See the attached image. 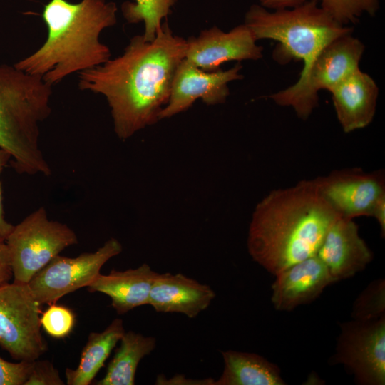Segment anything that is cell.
Returning a JSON list of instances; mask_svg holds the SVG:
<instances>
[{
  "mask_svg": "<svg viewBox=\"0 0 385 385\" xmlns=\"http://www.w3.org/2000/svg\"><path fill=\"white\" fill-rule=\"evenodd\" d=\"M185 51L186 39L163 22L152 41L134 36L120 56L80 72L78 88L105 97L115 134L128 139L160 120Z\"/></svg>",
  "mask_w": 385,
  "mask_h": 385,
  "instance_id": "6da1fadb",
  "label": "cell"
},
{
  "mask_svg": "<svg viewBox=\"0 0 385 385\" xmlns=\"http://www.w3.org/2000/svg\"><path fill=\"white\" fill-rule=\"evenodd\" d=\"M339 217L319 193L314 179L274 190L258 202L252 213L248 252L275 276L315 255Z\"/></svg>",
  "mask_w": 385,
  "mask_h": 385,
  "instance_id": "7a4b0ae2",
  "label": "cell"
},
{
  "mask_svg": "<svg viewBox=\"0 0 385 385\" xmlns=\"http://www.w3.org/2000/svg\"><path fill=\"white\" fill-rule=\"evenodd\" d=\"M117 11L115 3L106 0H51L42 14L46 41L14 66L53 86L73 73L103 64L111 53L100 35L116 24Z\"/></svg>",
  "mask_w": 385,
  "mask_h": 385,
  "instance_id": "3957f363",
  "label": "cell"
},
{
  "mask_svg": "<svg viewBox=\"0 0 385 385\" xmlns=\"http://www.w3.org/2000/svg\"><path fill=\"white\" fill-rule=\"evenodd\" d=\"M52 86L14 66L0 65V148L21 173L48 175L39 148V124L51 113Z\"/></svg>",
  "mask_w": 385,
  "mask_h": 385,
  "instance_id": "277c9868",
  "label": "cell"
},
{
  "mask_svg": "<svg viewBox=\"0 0 385 385\" xmlns=\"http://www.w3.org/2000/svg\"><path fill=\"white\" fill-rule=\"evenodd\" d=\"M243 24L257 41L272 39L278 43L272 53L274 61L280 64L302 61L303 68L326 45L353 31L337 22L316 0L274 11L252 4Z\"/></svg>",
  "mask_w": 385,
  "mask_h": 385,
  "instance_id": "5b68a950",
  "label": "cell"
},
{
  "mask_svg": "<svg viewBox=\"0 0 385 385\" xmlns=\"http://www.w3.org/2000/svg\"><path fill=\"white\" fill-rule=\"evenodd\" d=\"M351 34L341 36L322 48L302 69L293 85L269 96L277 105L291 107L306 120L319 105V92H329L354 71L365 51L364 44Z\"/></svg>",
  "mask_w": 385,
  "mask_h": 385,
  "instance_id": "8992f818",
  "label": "cell"
},
{
  "mask_svg": "<svg viewBox=\"0 0 385 385\" xmlns=\"http://www.w3.org/2000/svg\"><path fill=\"white\" fill-rule=\"evenodd\" d=\"M5 242L14 282L28 284L65 248L77 244L78 237L67 225L49 220L41 207L14 225Z\"/></svg>",
  "mask_w": 385,
  "mask_h": 385,
  "instance_id": "52a82bcc",
  "label": "cell"
},
{
  "mask_svg": "<svg viewBox=\"0 0 385 385\" xmlns=\"http://www.w3.org/2000/svg\"><path fill=\"white\" fill-rule=\"evenodd\" d=\"M41 306L28 284L0 287V346L16 360L33 361L47 350Z\"/></svg>",
  "mask_w": 385,
  "mask_h": 385,
  "instance_id": "ba28073f",
  "label": "cell"
},
{
  "mask_svg": "<svg viewBox=\"0 0 385 385\" xmlns=\"http://www.w3.org/2000/svg\"><path fill=\"white\" fill-rule=\"evenodd\" d=\"M333 364H342L361 385L385 384V315L341 324Z\"/></svg>",
  "mask_w": 385,
  "mask_h": 385,
  "instance_id": "9c48e42d",
  "label": "cell"
},
{
  "mask_svg": "<svg viewBox=\"0 0 385 385\" xmlns=\"http://www.w3.org/2000/svg\"><path fill=\"white\" fill-rule=\"evenodd\" d=\"M122 250L120 242L111 238L93 252L76 257L58 255L36 273L28 284L41 305L56 303L64 295L88 287L101 274L103 265Z\"/></svg>",
  "mask_w": 385,
  "mask_h": 385,
  "instance_id": "30bf717a",
  "label": "cell"
},
{
  "mask_svg": "<svg viewBox=\"0 0 385 385\" xmlns=\"http://www.w3.org/2000/svg\"><path fill=\"white\" fill-rule=\"evenodd\" d=\"M314 180L322 197L339 217L345 218L371 217L375 205L385 196L384 175L381 171L337 170Z\"/></svg>",
  "mask_w": 385,
  "mask_h": 385,
  "instance_id": "8fae6325",
  "label": "cell"
},
{
  "mask_svg": "<svg viewBox=\"0 0 385 385\" xmlns=\"http://www.w3.org/2000/svg\"><path fill=\"white\" fill-rule=\"evenodd\" d=\"M242 68L237 62L227 70L207 71L184 58L176 71L168 101L161 110L159 120L185 111L198 98L208 106L225 103L230 95L229 83L243 78Z\"/></svg>",
  "mask_w": 385,
  "mask_h": 385,
  "instance_id": "7c38bea8",
  "label": "cell"
},
{
  "mask_svg": "<svg viewBox=\"0 0 385 385\" xmlns=\"http://www.w3.org/2000/svg\"><path fill=\"white\" fill-rule=\"evenodd\" d=\"M257 41L244 24L227 32L214 26L186 39L185 59L207 71L229 61H257L263 57V47Z\"/></svg>",
  "mask_w": 385,
  "mask_h": 385,
  "instance_id": "4fadbf2b",
  "label": "cell"
},
{
  "mask_svg": "<svg viewBox=\"0 0 385 385\" xmlns=\"http://www.w3.org/2000/svg\"><path fill=\"white\" fill-rule=\"evenodd\" d=\"M316 255L327 267L334 282L364 270L374 255L359 234L354 219L339 217L329 228Z\"/></svg>",
  "mask_w": 385,
  "mask_h": 385,
  "instance_id": "5bb4252c",
  "label": "cell"
},
{
  "mask_svg": "<svg viewBox=\"0 0 385 385\" xmlns=\"http://www.w3.org/2000/svg\"><path fill=\"white\" fill-rule=\"evenodd\" d=\"M271 302L278 311H292L317 299L334 280L315 255L275 275Z\"/></svg>",
  "mask_w": 385,
  "mask_h": 385,
  "instance_id": "9a60e30c",
  "label": "cell"
},
{
  "mask_svg": "<svg viewBox=\"0 0 385 385\" xmlns=\"http://www.w3.org/2000/svg\"><path fill=\"white\" fill-rule=\"evenodd\" d=\"M215 296L209 285L181 273H158L148 304L157 312L179 313L193 319L208 308Z\"/></svg>",
  "mask_w": 385,
  "mask_h": 385,
  "instance_id": "2e32d148",
  "label": "cell"
},
{
  "mask_svg": "<svg viewBox=\"0 0 385 385\" xmlns=\"http://www.w3.org/2000/svg\"><path fill=\"white\" fill-rule=\"evenodd\" d=\"M329 93L337 120L344 133L364 128L372 122L379 88L368 73L358 68Z\"/></svg>",
  "mask_w": 385,
  "mask_h": 385,
  "instance_id": "e0dca14e",
  "label": "cell"
},
{
  "mask_svg": "<svg viewBox=\"0 0 385 385\" xmlns=\"http://www.w3.org/2000/svg\"><path fill=\"white\" fill-rule=\"evenodd\" d=\"M158 272L146 263L125 271L113 270L108 274H100L87 287L90 292L108 296L118 314L148 304L150 289Z\"/></svg>",
  "mask_w": 385,
  "mask_h": 385,
  "instance_id": "ac0fdd59",
  "label": "cell"
},
{
  "mask_svg": "<svg viewBox=\"0 0 385 385\" xmlns=\"http://www.w3.org/2000/svg\"><path fill=\"white\" fill-rule=\"evenodd\" d=\"M223 371L214 385H284L279 368L255 353L221 351Z\"/></svg>",
  "mask_w": 385,
  "mask_h": 385,
  "instance_id": "d6986e66",
  "label": "cell"
},
{
  "mask_svg": "<svg viewBox=\"0 0 385 385\" xmlns=\"http://www.w3.org/2000/svg\"><path fill=\"white\" fill-rule=\"evenodd\" d=\"M125 332L123 320L115 319L103 332H91L77 368L66 369V384H91Z\"/></svg>",
  "mask_w": 385,
  "mask_h": 385,
  "instance_id": "ffe728a7",
  "label": "cell"
},
{
  "mask_svg": "<svg viewBox=\"0 0 385 385\" xmlns=\"http://www.w3.org/2000/svg\"><path fill=\"white\" fill-rule=\"evenodd\" d=\"M113 359L110 361L104 376L96 385H133L140 361L149 355L156 346V339L152 336L133 331L125 332Z\"/></svg>",
  "mask_w": 385,
  "mask_h": 385,
  "instance_id": "44dd1931",
  "label": "cell"
},
{
  "mask_svg": "<svg viewBox=\"0 0 385 385\" xmlns=\"http://www.w3.org/2000/svg\"><path fill=\"white\" fill-rule=\"evenodd\" d=\"M176 0H133L122 4L123 15L131 24L143 22L142 34L145 41H152L160 29L163 21L170 14Z\"/></svg>",
  "mask_w": 385,
  "mask_h": 385,
  "instance_id": "7402d4cb",
  "label": "cell"
},
{
  "mask_svg": "<svg viewBox=\"0 0 385 385\" xmlns=\"http://www.w3.org/2000/svg\"><path fill=\"white\" fill-rule=\"evenodd\" d=\"M353 319L370 321L385 315V280L372 281L359 294L351 309Z\"/></svg>",
  "mask_w": 385,
  "mask_h": 385,
  "instance_id": "603a6c76",
  "label": "cell"
},
{
  "mask_svg": "<svg viewBox=\"0 0 385 385\" xmlns=\"http://www.w3.org/2000/svg\"><path fill=\"white\" fill-rule=\"evenodd\" d=\"M319 5L339 24H355L364 14L374 16L379 0H316Z\"/></svg>",
  "mask_w": 385,
  "mask_h": 385,
  "instance_id": "cb8c5ba5",
  "label": "cell"
},
{
  "mask_svg": "<svg viewBox=\"0 0 385 385\" xmlns=\"http://www.w3.org/2000/svg\"><path fill=\"white\" fill-rule=\"evenodd\" d=\"M40 320L41 327L49 336L61 339L72 332L76 317L68 307L53 303L41 313Z\"/></svg>",
  "mask_w": 385,
  "mask_h": 385,
  "instance_id": "d4e9b609",
  "label": "cell"
},
{
  "mask_svg": "<svg viewBox=\"0 0 385 385\" xmlns=\"http://www.w3.org/2000/svg\"><path fill=\"white\" fill-rule=\"evenodd\" d=\"M57 369L48 360H34L24 385H64Z\"/></svg>",
  "mask_w": 385,
  "mask_h": 385,
  "instance_id": "484cf974",
  "label": "cell"
},
{
  "mask_svg": "<svg viewBox=\"0 0 385 385\" xmlns=\"http://www.w3.org/2000/svg\"><path fill=\"white\" fill-rule=\"evenodd\" d=\"M33 361L13 363L0 357V385H24Z\"/></svg>",
  "mask_w": 385,
  "mask_h": 385,
  "instance_id": "4316f807",
  "label": "cell"
},
{
  "mask_svg": "<svg viewBox=\"0 0 385 385\" xmlns=\"http://www.w3.org/2000/svg\"><path fill=\"white\" fill-rule=\"evenodd\" d=\"M11 160V157L9 153L0 148V175L4 168ZM14 227L11 223H9L5 218L3 199H2V190L0 182V238L6 240L9 234L11 232Z\"/></svg>",
  "mask_w": 385,
  "mask_h": 385,
  "instance_id": "83f0119b",
  "label": "cell"
},
{
  "mask_svg": "<svg viewBox=\"0 0 385 385\" xmlns=\"http://www.w3.org/2000/svg\"><path fill=\"white\" fill-rule=\"evenodd\" d=\"M13 278L9 250L4 240L0 238V287Z\"/></svg>",
  "mask_w": 385,
  "mask_h": 385,
  "instance_id": "f1b7e54d",
  "label": "cell"
},
{
  "mask_svg": "<svg viewBox=\"0 0 385 385\" xmlns=\"http://www.w3.org/2000/svg\"><path fill=\"white\" fill-rule=\"evenodd\" d=\"M310 0H259L260 5L268 10L292 9Z\"/></svg>",
  "mask_w": 385,
  "mask_h": 385,
  "instance_id": "f546056e",
  "label": "cell"
},
{
  "mask_svg": "<svg viewBox=\"0 0 385 385\" xmlns=\"http://www.w3.org/2000/svg\"><path fill=\"white\" fill-rule=\"evenodd\" d=\"M371 217H374L378 222L381 235L384 237L385 234V196L382 197L375 205L371 214Z\"/></svg>",
  "mask_w": 385,
  "mask_h": 385,
  "instance_id": "4dcf8cb0",
  "label": "cell"
}]
</instances>
